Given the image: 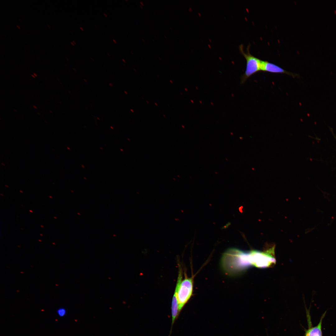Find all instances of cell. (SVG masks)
I'll list each match as a JSON object with an SVG mask.
<instances>
[{
	"label": "cell",
	"instance_id": "6da1fadb",
	"mask_svg": "<svg viewBox=\"0 0 336 336\" xmlns=\"http://www.w3.org/2000/svg\"><path fill=\"white\" fill-rule=\"evenodd\" d=\"M221 264L223 270L228 274L239 273L251 266L249 251L229 249L222 255Z\"/></svg>",
	"mask_w": 336,
	"mask_h": 336
},
{
	"label": "cell",
	"instance_id": "7a4b0ae2",
	"mask_svg": "<svg viewBox=\"0 0 336 336\" xmlns=\"http://www.w3.org/2000/svg\"><path fill=\"white\" fill-rule=\"evenodd\" d=\"M249 253L251 266L265 268L272 266L276 263L274 247L263 251L251 250L249 251Z\"/></svg>",
	"mask_w": 336,
	"mask_h": 336
},
{
	"label": "cell",
	"instance_id": "3957f363",
	"mask_svg": "<svg viewBox=\"0 0 336 336\" xmlns=\"http://www.w3.org/2000/svg\"><path fill=\"white\" fill-rule=\"evenodd\" d=\"M250 45L247 46L246 52L244 50V45L241 44L239 46L240 53L246 59V69L244 73L241 76L240 84H244L251 76L261 70L262 60L252 55L250 52Z\"/></svg>",
	"mask_w": 336,
	"mask_h": 336
},
{
	"label": "cell",
	"instance_id": "277c9868",
	"mask_svg": "<svg viewBox=\"0 0 336 336\" xmlns=\"http://www.w3.org/2000/svg\"><path fill=\"white\" fill-rule=\"evenodd\" d=\"M193 278H188L185 274V278L180 284L177 292V300L179 312L191 297L193 290Z\"/></svg>",
	"mask_w": 336,
	"mask_h": 336
},
{
	"label": "cell",
	"instance_id": "5b68a950",
	"mask_svg": "<svg viewBox=\"0 0 336 336\" xmlns=\"http://www.w3.org/2000/svg\"><path fill=\"white\" fill-rule=\"evenodd\" d=\"M183 279V271L181 270L178 271V276L175 292L173 295L171 303V314L172 317V326L178 316L179 312L177 300V292L179 285Z\"/></svg>",
	"mask_w": 336,
	"mask_h": 336
},
{
	"label": "cell",
	"instance_id": "8992f818",
	"mask_svg": "<svg viewBox=\"0 0 336 336\" xmlns=\"http://www.w3.org/2000/svg\"><path fill=\"white\" fill-rule=\"evenodd\" d=\"M261 71L272 73L286 74L293 77L298 76V74L288 72L277 65L267 61L262 60Z\"/></svg>",
	"mask_w": 336,
	"mask_h": 336
},
{
	"label": "cell",
	"instance_id": "52a82bcc",
	"mask_svg": "<svg viewBox=\"0 0 336 336\" xmlns=\"http://www.w3.org/2000/svg\"><path fill=\"white\" fill-rule=\"evenodd\" d=\"M326 311L322 315L318 324L315 326L310 325L305 331L304 336H322V321L326 314Z\"/></svg>",
	"mask_w": 336,
	"mask_h": 336
},
{
	"label": "cell",
	"instance_id": "ba28073f",
	"mask_svg": "<svg viewBox=\"0 0 336 336\" xmlns=\"http://www.w3.org/2000/svg\"><path fill=\"white\" fill-rule=\"evenodd\" d=\"M57 313L59 317H62L66 315V310L64 308H60L58 309Z\"/></svg>",
	"mask_w": 336,
	"mask_h": 336
},
{
	"label": "cell",
	"instance_id": "9c48e42d",
	"mask_svg": "<svg viewBox=\"0 0 336 336\" xmlns=\"http://www.w3.org/2000/svg\"><path fill=\"white\" fill-rule=\"evenodd\" d=\"M140 3L141 4L142 6V5L143 6V3L142 2H140Z\"/></svg>",
	"mask_w": 336,
	"mask_h": 336
},
{
	"label": "cell",
	"instance_id": "30bf717a",
	"mask_svg": "<svg viewBox=\"0 0 336 336\" xmlns=\"http://www.w3.org/2000/svg\"><path fill=\"white\" fill-rule=\"evenodd\" d=\"M104 15H105V17H107V16L106 15V14H105V13H104Z\"/></svg>",
	"mask_w": 336,
	"mask_h": 336
},
{
	"label": "cell",
	"instance_id": "8fae6325",
	"mask_svg": "<svg viewBox=\"0 0 336 336\" xmlns=\"http://www.w3.org/2000/svg\"><path fill=\"white\" fill-rule=\"evenodd\" d=\"M113 40L115 42V43H116V41L114 40L113 39Z\"/></svg>",
	"mask_w": 336,
	"mask_h": 336
},
{
	"label": "cell",
	"instance_id": "7c38bea8",
	"mask_svg": "<svg viewBox=\"0 0 336 336\" xmlns=\"http://www.w3.org/2000/svg\"><path fill=\"white\" fill-rule=\"evenodd\" d=\"M80 29H82V31H83V28H82V27H80Z\"/></svg>",
	"mask_w": 336,
	"mask_h": 336
},
{
	"label": "cell",
	"instance_id": "4fadbf2b",
	"mask_svg": "<svg viewBox=\"0 0 336 336\" xmlns=\"http://www.w3.org/2000/svg\"><path fill=\"white\" fill-rule=\"evenodd\" d=\"M16 26H17V27H18V28H19V29H20V27H19L18 26H17V25H16Z\"/></svg>",
	"mask_w": 336,
	"mask_h": 336
},
{
	"label": "cell",
	"instance_id": "5bb4252c",
	"mask_svg": "<svg viewBox=\"0 0 336 336\" xmlns=\"http://www.w3.org/2000/svg\"><path fill=\"white\" fill-rule=\"evenodd\" d=\"M71 43L73 45H74V44L72 42H71Z\"/></svg>",
	"mask_w": 336,
	"mask_h": 336
},
{
	"label": "cell",
	"instance_id": "9a60e30c",
	"mask_svg": "<svg viewBox=\"0 0 336 336\" xmlns=\"http://www.w3.org/2000/svg\"><path fill=\"white\" fill-rule=\"evenodd\" d=\"M72 42H73V43H74V44H76V43L75 42H74V41H72Z\"/></svg>",
	"mask_w": 336,
	"mask_h": 336
},
{
	"label": "cell",
	"instance_id": "2e32d148",
	"mask_svg": "<svg viewBox=\"0 0 336 336\" xmlns=\"http://www.w3.org/2000/svg\"><path fill=\"white\" fill-rule=\"evenodd\" d=\"M122 60L125 62V61L123 59H122Z\"/></svg>",
	"mask_w": 336,
	"mask_h": 336
},
{
	"label": "cell",
	"instance_id": "e0dca14e",
	"mask_svg": "<svg viewBox=\"0 0 336 336\" xmlns=\"http://www.w3.org/2000/svg\"><path fill=\"white\" fill-rule=\"evenodd\" d=\"M47 25L49 27V28H50V27L47 24Z\"/></svg>",
	"mask_w": 336,
	"mask_h": 336
},
{
	"label": "cell",
	"instance_id": "ac0fdd59",
	"mask_svg": "<svg viewBox=\"0 0 336 336\" xmlns=\"http://www.w3.org/2000/svg\"><path fill=\"white\" fill-rule=\"evenodd\" d=\"M34 75H35V76H37V75H36V74H35V73H34Z\"/></svg>",
	"mask_w": 336,
	"mask_h": 336
},
{
	"label": "cell",
	"instance_id": "d6986e66",
	"mask_svg": "<svg viewBox=\"0 0 336 336\" xmlns=\"http://www.w3.org/2000/svg\"><path fill=\"white\" fill-rule=\"evenodd\" d=\"M140 7H141V8H142V6H141V5H140Z\"/></svg>",
	"mask_w": 336,
	"mask_h": 336
},
{
	"label": "cell",
	"instance_id": "ffe728a7",
	"mask_svg": "<svg viewBox=\"0 0 336 336\" xmlns=\"http://www.w3.org/2000/svg\"><path fill=\"white\" fill-rule=\"evenodd\" d=\"M107 54H108V55L109 56H110V55H109V54H108V53H107Z\"/></svg>",
	"mask_w": 336,
	"mask_h": 336
},
{
	"label": "cell",
	"instance_id": "44dd1931",
	"mask_svg": "<svg viewBox=\"0 0 336 336\" xmlns=\"http://www.w3.org/2000/svg\"><path fill=\"white\" fill-rule=\"evenodd\" d=\"M32 76H33L34 77H35L33 75H32Z\"/></svg>",
	"mask_w": 336,
	"mask_h": 336
}]
</instances>
